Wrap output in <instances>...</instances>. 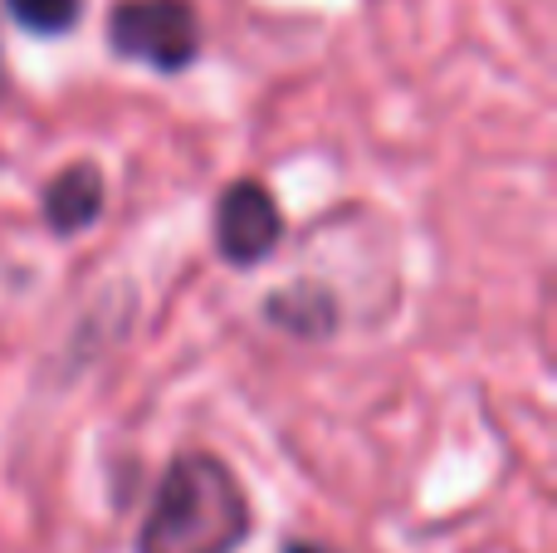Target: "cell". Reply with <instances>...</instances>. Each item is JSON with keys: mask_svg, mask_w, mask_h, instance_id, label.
<instances>
[{"mask_svg": "<svg viewBox=\"0 0 557 553\" xmlns=\"http://www.w3.org/2000/svg\"><path fill=\"white\" fill-rule=\"evenodd\" d=\"M250 534V500L231 466L206 451L166 466L143 519L137 553H235Z\"/></svg>", "mask_w": 557, "mask_h": 553, "instance_id": "obj_1", "label": "cell"}, {"mask_svg": "<svg viewBox=\"0 0 557 553\" xmlns=\"http://www.w3.org/2000/svg\"><path fill=\"white\" fill-rule=\"evenodd\" d=\"M284 553H323V549H313V544H284Z\"/></svg>", "mask_w": 557, "mask_h": 553, "instance_id": "obj_7", "label": "cell"}, {"mask_svg": "<svg viewBox=\"0 0 557 553\" xmlns=\"http://www.w3.org/2000/svg\"><path fill=\"white\" fill-rule=\"evenodd\" d=\"M78 5L84 0H5L10 15L25 29H35V35H64V29H74Z\"/></svg>", "mask_w": 557, "mask_h": 553, "instance_id": "obj_6", "label": "cell"}, {"mask_svg": "<svg viewBox=\"0 0 557 553\" xmlns=\"http://www.w3.org/2000/svg\"><path fill=\"white\" fill-rule=\"evenodd\" d=\"M108 45L147 69H186L201 49V25L186 0H117L108 15Z\"/></svg>", "mask_w": 557, "mask_h": 553, "instance_id": "obj_2", "label": "cell"}, {"mask_svg": "<svg viewBox=\"0 0 557 553\" xmlns=\"http://www.w3.org/2000/svg\"><path fill=\"white\" fill-rule=\"evenodd\" d=\"M103 211V176L94 162H74L45 186V221L54 225V235H74L84 225L98 221Z\"/></svg>", "mask_w": 557, "mask_h": 553, "instance_id": "obj_4", "label": "cell"}, {"mask_svg": "<svg viewBox=\"0 0 557 553\" xmlns=\"http://www.w3.org/2000/svg\"><path fill=\"white\" fill-rule=\"evenodd\" d=\"M284 235V216H278L270 186L260 182H235L225 186L221 206H215V241L231 265H260L264 255Z\"/></svg>", "mask_w": 557, "mask_h": 553, "instance_id": "obj_3", "label": "cell"}, {"mask_svg": "<svg viewBox=\"0 0 557 553\" xmlns=\"http://www.w3.org/2000/svg\"><path fill=\"white\" fill-rule=\"evenodd\" d=\"M270 314H274V323H284V329L323 333L327 323H333V299H327L318 284H298V290H288V294H274Z\"/></svg>", "mask_w": 557, "mask_h": 553, "instance_id": "obj_5", "label": "cell"}]
</instances>
